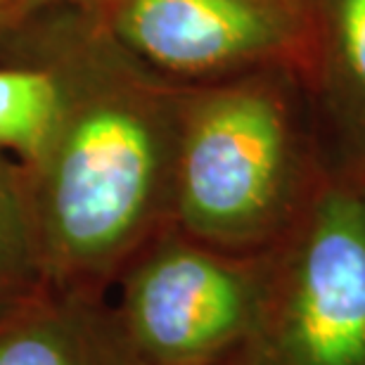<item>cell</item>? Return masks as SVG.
I'll list each match as a JSON object with an SVG mask.
<instances>
[{
	"instance_id": "obj_7",
	"label": "cell",
	"mask_w": 365,
	"mask_h": 365,
	"mask_svg": "<svg viewBox=\"0 0 365 365\" xmlns=\"http://www.w3.org/2000/svg\"><path fill=\"white\" fill-rule=\"evenodd\" d=\"M0 365H130L100 289L43 287L0 318Z\"/></svg>"
},
{
	"instance_id": "obj_2",
	"label": "cell",
	"mask_w": 365,
	"mask_h": 365,
	"mask_svg": "<svg viewBox=\"0 0 365 365\" xmlns=\"http://www.w3.org/2000/svg\"><path fill=\"white\" fill-rule=\"evenodd\" d=\"M316 109L292 64L182 98L171 225L232 254L268 250L325 169Z\"/></svg>"
},
{
	"instance_id": "obj_8",
	"label": "cell",
	"mask_w": 365,
	"mask_h": 365,
	"mask_svg": "<svg viewBox=\"0 0 365 365\" xmlns=\"http://www.w3.org/2000/svg\"><path fill=\"white\" fill-rule=\"evenodd\" d=\"M43 284L24 171L0 157V318L24 304Z\"/></svg>"
},
{
	"instance_id": "obj_4",
	"label": "cell",
	"mask_w": 365,
	"mask_h": 365,
	"mask_svg": "<svg viewBox=\"0 0 365 365\" xmlns=\"http://www.w3.org/2000/svg\"><path fill=\"white\" fill-rule=\"evenodd\" d=\"M261 284L264 252H223L169 225L123 266L109 309L130 365H230Z\"/></svg>"
},
{
	"instance_id": "obj_9",
	"label": "cell",
	"mask_w": 365,
	"mask_h": 365,
	"mask_svg": "<svg viewBox=\"0 0 365 365\" xmlns=\"http://www.w3.org/2000/svg\"><path fill=\"white\" fill-rule=\"evenodd\" d=\"M62 100L64 88L46 71H0V148L31 162L60 116Z\"/></svg>"
},
{
	"instance_id": "obj_1",
	"label": "cell",
	"mask_w": 365,
	"mask_h": 365,
	"mask_svg": "<svg viewBox=\"0 0 365 365\" xmlns=\"http://www.w3.org/2000/svg\"><path fill=\"white\" fill-rule=\"evenodd\" d=\"M182 98L152 83L64 91L24 169L46 284L102 289L171 225Z\"/></svg>"
},
{
	"instance_id": "obj_5",
	"label": "cell",
	"mask_w": 365,
	"mask_h": 365,
	"mask_svg": "<svg viewBox=\"0 0 365 365\" xmlns=\"http://www.w3.org/2000/svg\"><path fill=\"white\" fill-rule=\"evenodd\" d=\"M116 36L164 74L230 78L292 64L302 71L304 14L287 0H119Z\"/></svg>"
},
{
	"instance_id": "obj_6",
	"label": "cell",
	"mask_w": 365,
	"mask_h": 365,
	"mask_svg": "<svg viewBox=\"0 0 365 365\" xmlns=\"http://www.w3.org/2000/svg\"><path fill=\"white\" fill-rule=\"evenodd\" d=\"M304 62L327 162L365 176V0H302Z\"/></svg>"
},
{
	"instance_id": "obj_10",
	"label": "cell",
	"mask_w": 365,
	"mask_h": 365,
	"mask_svg": "<svg viewBox=\"0 0 365 365\" xmlns=\"http://www.w3.org/2000/svg\"><path fill=\"white\" fill-rule=\"evenodd\" d=\"M287 3H292V5H297L299 10H302V0H287Z\"/></svg>"
},
{
	"instance_id": "obj_3",
	"label": "cell",
	"mask_w": 365,
	"mask_h": 365,
	"mask_svg": "<svg viewBox=\"0 0 365 365\" xmlns=\"http://www.w3.org/2000/svg\"><path fill=\"white\" fill-rule=\"evenodd\" d=\"M230 365H365V176L325 162L264 250L250 337Z\"/></svg>"
}]
</instances>
